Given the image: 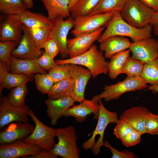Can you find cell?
<instances>
[{
	"instance_id": "6da1fadb",
	"label": "cell",
	"mask_w": 158,
	"mask_h": 158,
	"mask_svg": "<svg viewBox=\"0 0 158 158\" xmlns=\"http://www.w3.org/2000/svg\"><path fill=\"white\" fill-rule=\"evenodd\" d=\"M152 31V28L150 24L142 28H135L122 18L120 12L115 11L112 18L107 24L106 29L97 41L101 43L110 37L118 36L129 37L133 42H136L151 37Z\"/></svg>"
},
{
	"instance_id": "7a4b0ae2",
	"label": "cell",
	"mask_w": 158,
	"mask_h": 158,
	"mask_svg": "<svg viewBox=\"0 0 158 158\" xmlns=\"http://www.w3.org/2000/svg\"><path fill=\"white\" fill-rule=\"evenodd\" d=\"M103 52L96 45L93 44L86 52L78 56L65 59H57V65L73 64L84 66L91 72L95 78L102 74H107L108 71L109 63L105 60Z\"/></svg>"
},
{
	"instance_id": "3957f363",
	"label": "cell",
	"mask_w": 158,
	"mask_h": 158,
	"mask_svg": "<svg viewBox=\"0 0 158 158\" xmlns=\"http://www.w3.org/2000/svg\"><path fill=\"white\" fill-rule=\"evenodd\" d=\"M99 110L98 122L90 138L84 142L82 148L85 150L91 149L95 155L98 154L101 147L104 146V135L105 130L110 123H116L118 120V114L115 111L107 110L104 106L102 99L99 100Z\"/></svg>"
},
{
	"instance_id": "277c9868",
	"label": "cell",
	"mask_w": 158,
	"mask_h": 158,
	"mask_svg": "<svg viewBox=\"0 0 158 158\" xmlns=\"http://www.w3.org/2000/svg\"><path fill=\"white\" fill-rule=\"evenodd\" d=\"M154 11L140 0H127L120 13L129 24L141 28L150 24Z\"/></svg>"
},
{
	"instance_id": "5b68a950",
	"label": "cell",
	"mask_w": 158,
	"mask_h": 158,
	"mask_svg": "<svg viewBox=\"0 0 158 158\" xmlns=\"http://www.w3.org/2000/svg\"><path fill=\"white\" fill-rule=\"evenodd\" d=\"M57 143L52 149L58 157L63 158H79L80 149L77 144V137L74 128L72 125L55 129Z\"/></svg>"
},
{
	"instance_id": "8992f818",
	"label": "cell",
	"mask_w": 158,
	"mask_h": 158,
	"mask_svg": "<svg viewBox=\"0 0 158 158\" xmlns=\"http://www.w3.org/2000/svg\"><path fill=\"white\" fill-rule=\"evenodd\" d=\"M147 87V84L141 77L127 76L122 81L104 86L103 91L97 96L99 99L109 102L118 99L125 93L140 90Z\"/></svg>"
},
{
	"instance_id": "52a82bcc",
	"label": "cell",
	"mask_w": 158,
	"mask_h": 158,
	"mask_svg": "<svg viewBox=\"0 0 158 158\" xmlns=\"http://www.w3.org/2000/svg\"><path fill=\"white\" fill-rule=\"evenodd\" d=\"M29 115L35 123V128L30 135L23 139V141L37 146L41 149H52L56 144L55 129L43 123L32 110L30 109Z\"/></svg>"
},
{
	"instance_id": "ba28073f",
	"label": "cell",
	"mask_w": 158,
	"mask_h": 158,
	"mask_svg": "<svg viewBox=\"0 0 158 158\" xmlns=\"http://www.w3.org/2000/svg\"><path fill=\"white\" fill-rule=\"evenodd\" d=\"M114 12L76 17L74 18L73 29L71 32L76 37L82 34L95 31L107 25Z\"/></svg>"
},
{
	"instance_id": "9c48e42d",
	"label": "cell",
	"mask_w": 158,
	"mask_h": 158,
	"mask_svg": "<svg viewBox=\"0 0 158 158\" xmlns=\"http://www.w3.org/2000/svg\"><path fill=\"white\" fill-rule=\"evenodd\" d=\"M29 107L25 104L15 106L9 102L8 97L0 99V128L14 122L28 123Z\"/></svg>"
},
{
	"instance_id": "30bf717a",
	"label": "cell",
	"mask_w": 158,
	"mask_h": 158,
	"mask_svg": "<svg viewBox=\"0 0 158 158\" xmlns=\"http://www.w3.org/2000/svg\"><path fill=\"white\" fill-rule=\"evenodd\" d=\"M69 64L70 77L73 81L74 86L71 97L75 102L80 103L85 99V89L92 74L89 70L83 66Z\"/></svg>"
},
{
	"instance_id": "8fae6325",
	"label": "cell",
	"mask_w": 158,
	"mask_h": 158,
	"mask_svg": "<svg viewBox=\"0 0 158 158\" xmlns=\"http://www.w3.org/2000/svg\"><path fill=\"white\" fill-rule=\"evenodd\" d=\"M74 21V18L70 16L65 20L64 18L58 19L52 23L50 38L53 39L58 45L61 56L63 58L69 56L67 37L69 31L73 28Z\"/></svg>"
},
{
	"instance_id": "7c38bea8",
	"label": "cell",
	"mask_w": 158,
	"mask_h": 158,
	"mask_svg": "<svg viewBox=\"0 0 158 158\" xmlns=\"http://www.w3.org/2000/svg\"><path fill=\"white\" fill-rule=\"evenodd\" d=\"M104 29V27H102L95 31L82 34L68 40L67 46L70 58L77 56L88 50L98 40Z\"/></svg>"
},
{
	"instance_id": "4fadbf2b",
	"label": "cell",
	"mask_w": 158,
	"mask_h": 158,
	"mask_svg": "<svg viewBox=\"0 0 158 158\" xmlns=\"http://www.w3.org/2000/svg\"><path fill=\"white\" fill-rule=\"evenodd\" d=\"M97 95L91 100L85 99L79 104L73 105L67 109L63 117H73L78 123L84 122L89 115L93 114L94 118L97 119L99 113V104Z\"/></svg>"
},
{
	"instance_id": "5bb4252c",
	"label": "cell",
	"mask_w": 158,
	"mask_h": 158,
	"mask_svg": "<svg viewBox=\"0 0 158 158\" xmlns=\"http://www.w3.org/2000/svg\"><path fill=\"white\" fill-rule=\"evenodd\" d=\"M23 25L17 15L1 16L0 41H13L19 42L23 32Z\"/></svg>"
},
{
	"instance_id": "9a60e30c",
	"label": "cell",
	"mask_w": 158,
	"mask_h": 158,
	"mask_svg": "<svg viewBox=\"0 0 158 158\" xmlns=\"http://www.w3.org/2000/svg\"><path fill=\"white\" fill-rule=\"evenodd\" d=\"M129 49L133 57L144 63L158 56V41L151 37L132 42Z\"/></svg>"
},
{
	"instance_id": "2e32d148",
	"label": "cell",
	"mask_w": 158,
	"mask_h": 158,
	"mask_svg": "<svg viewBox=\"0 0 158 158\" xmlns=\"http://www.w3.org/2000/svg\"><path fill=\"white\" fill-rule=\"evenodd\" d=\"M41 149L39 147L24 141L23 140L1 145L0 158H18L32 155Z\"/></svg>"
},
{
	"instance_id": "e0dca14e",
	"label": "cell",
	"mask_w": 158,
	"mask_h": 158,
	"mask_svg": "<svg viewBox=\"0 0 158 158\" xmlns=\"http://www.w3.org/2000/svg\"><path fill=\"white\" fill-rule=\"evenodd\" d=\"M23 34L18 45L12 51V56L22 59H35L43 54L30 35L27 28L23 25Z\"/></svg>"
},
{
	"instance_id": "ac0fdd59",
	"label": "cell",
	"mask_w": 158,
	"mask_h": 158,
	"mask_svg": "<svg viewBox=\"0 0 158 158\" xmlns=\"http://www.w3.org/2000/svg\"><path fill=\"white\" fill-rule=\"evenodd\" d=\"M35 127L28 122H14L10 123L0 132V144L24 139L32 132Z\"/></svg>"
},
{
	"instance_id": "d6986e66",
	"label": "cell",
	"mask_w": 158,
	"mask_h": 158,
	"mask_svg": "<svg viewBox=\"0 0 158 158\" xmlns=\"http://www.w3.org/2000/svg\"><path fill=\"white\" fill-rule=\"evenodd\" d=\"M150 112L145 107H133L125 111L119 119L129 124L135 130L145 134L146 121Z\"/></svg>"
},
{
	"instance_id": "ffe728a7",
	"label": "cell",
	"mask_w": 158,
	"mask_h": 158,
	"mask_svg": "<svg viewBox=\"0 0 158 158\" xmlns=\"http://www.w3.org/2000/svg\"><path fill=\"white\" fill-rule=\"evenodd\" d=\"M75 102L72 98L70 96L46 99L45 103L47 107V113L50 120L51 125H56L66 111L72 106Z\"/></svg>"
},
{
	"instance_id": "44dd1931",
	"label": "cell",
	"mask_w": 158,
	"mask_h": 158,
	"mask_svg": "<svg viewBox=\"0 0 158 158\" xmlns=\"http://www.w3.org/2000/svg\"><path fill=\"white\" fill-rule=\"evenodd\" d=\"M35 59H22L12 55L10 57L9 71L11 73L30 76L37 73H47L39 66Z\"/></svg>"
},
{
	"instance_id": "7402d4cb",
	"label": "cell",
	"mask_w": 158,
	"mask_h": 158,
	"mask_svg": "<svg viewBox=\"0 0 158 158\" xmlns=\"http://www.w3.org/2000/svg\"><path fill=\"white\" fill-rule=\"evenodd\" d=\"M100 43L99 49L104 52L105 58L110 59L114 54L129 49L131 42L127 37L115 36Z\"/></svg>"
},
{
	"instance_id": "603a6c76",
	"label": "cell",
	"mask_w": 158,
	"mask_h": 158,
	"mask_svg": "<svg viewBox=\"0 0 158 158\" xmlns=\"http://www.w3.org/2000/svg\"><path fill=\"white\" fill-rule=\"evenodd\" d=\"M30 77L9 72L6 64L0 62V98L3 88L10 89L26 84L30 80Z\"/></svg>"
},
{
	"instance_id": "cb8c5ba5",
	"label": "cell",
	"mask_w": 158,
	"mask_h": 158,
	"mask_svg": "<svg viewBox=\"0 0 158 158\" xmlns=\"http://www.w3.org/2000/svg\"><path fill=\"white\" fill-rule=\"evenodd\" d=\"M48 13V17L53 23L60 18L70 17L69 0H41Z\"/></svg>"
},
{
	"instance_id": "d4e9b609",
	"label": "cell",
	"mask_w": 158,
	"mask_h": 158,
	"mask_svg": "<svg viewBox=\"0 0 158 158\" xmlns=\"http://www.w3.org/2000/svg\"><path fill=\"white\" fill-rule=\"evenodd\" d=\"M21 22L28 28L51 27L53 24L48 17L27 10L18 15Z\"/></svg>"
},
{
	"instance_id": "484cf974",
	"label": "cell",
	"mask_w": 158,
	"mask_h": 158,
	"mask_svg": "<svg viewBox=\"0 0 158 158\" xmlns=\"http://www.w3.org/2000/svg\"><path fill=\"white\" fill-rule=\"evenodd\" d=\"M130 49H128L114 54L110 58L109 63L108 73L111 79H115L122 73L123 67L130 56Z\"/></svg>"
},
{
	"instance_id": "4316f807",
	"label": "cell",
	"mask_w": 158,
	"mask_h": 158,
	"mask_svg": "<svg viewBox=\"0 0 158 158\" xmlns=\"http://www.w3.org/2000/svg\"><path fill=\"white\" fill-rule=\"evenodd\" d=\"M74 83L70 78L54 84L47 94L49 98L57 99L72 95L74 90Z\"/></svg>"
},
{
	"instance_id": "83f0119b",
	"label": "cell",
	"mask_w": 158,
	"mask_h": 158,
	"mask_svg": "<svg viewBox=\"0 0 158 158\" xmlns=\"http://www.w3.org/2000/svg\"><path fill=\"white\" fill-rule=\"evenodd\" d=\"M140 77L147 84L158 85V56L144 63Z\"/></svg>"
},
{
	"instance_id": "f1b7e54d",
	"label": "cell",
	"mask_w": 158,
	"mask_h": 158,
	"mask_svg": "<svg viewBox=\"0 0 158 158\" xmlns=\"http://www.w3.org/2000/svg\"><path fill=\"white\" fill-rule=\"evenodd\" d=\"M127 0H100L89 14H94L118 11L120 12Z\"/></svg>"
},
{
	"instance_id": "f546056e",
	"label": "cell",
	"mask_w": 158,
	"mask_h": 158,
	"mask_svg": "<svg viewBox=\"0 0 158 158\" xmlns=\"http://www.w3.org/2000/svg\"><path fill=\"white\" fill-rule=\"evenodd\" d=\"M28 8L22 0H0V11L6 15H18Z\"/></svg>"
},
{
	"instance_id": "4dcf8cb0",
	"label": "cell",
	"mask_w": 158,
	"mask_h": 158,
	"mask_svg": "<svg viewBox=\"0 0 158 158\" xmlns=\"http://www.w3.org/2000/svg\"><path fill=\"white\" fill-rule=\"evenodd\" d=\"M100 0H80L71 12L73 18L79 16L89 15L95 8Z\"/></svg>"
},
{
	"instance_id": "1f68e13d",
	"label": "cell",
	"mask_w": 158,
	"mask_h": 158,
	"mask_svg": "<svg viewBox=\"0 0 158 158\" xmlns=\"http://www.w3.org/2000/svg\"><path fill=\"white\" fill-rule=\"evenodd\" d=\"M144 63L132 56H129L123 67L122 73L129 76L140 77Z\"/></svg>"
},
{
	"instance_id": "d6a6232c",
	"label": "cell",
	"mask_w": 158,
	"mask_h": 158,
	"mask_svg": "<svg viewBox=\"0 0 158 158\" xmlns=\"http://www.w3.org/2000/svg\"><path fill=\"white\" fill-rule=\"evenodd\" d=\"M51 27L28 28V32L37 47L40 49L46 41L50 38Z\"/></svg>"
},
{
	"instance_id": "836d02e7",
	"label": "cell",
	"mask_w": 158,
	"mask_h": 158,
	"mask_svg": "<svg viewBox=\"0 0 158 158\" xmlns=\"http://www.w3.org/2000/svg\"><path fill=\"white\" fill-rule=\"evenodd\" d=\"M28 92L26 84H24L13 88L7 97L8 98L13 105L23 106L25 104V99Z\"/></svg>"
},
{
	"instance_id": "e575fe53",
	"label": "cell",
	"mask_w": 158,
	"mask_h": 158,
	"mask_svg": "<svg viewBox=\"0 0 158 158\" xmlns=\"http://www.w3.org/2000/svg\"><path fill=\"white\" fill-rule=\"evenodd\" d=\"M34 78L37 89L44 94H47L54 84L48 73H37Z\"/></svg>"
},
{
	"instance_id": "d590c367",
	"label": "cell",
	"mask_w": 158,
	"mask_h": 158,
	"mask_svg": "<svg viewBox=\"0 0 158 158\" xmlns=\"http://www.w3.org/2000/svg\"><path fill=\"white\" fill-rule=\"evenodd\" d=\"M48 73L54 84L61 80L71 78L69 64L57 65L49 70Z\"/></svg>"
},
{
	"instance_id": "8d00e7d4",
	"label": "cell",
	"mask_w": 158,
	"mask_h": 158,
	"mask_svg": "<svg viewBox=\"0 0 158 158\" xmlns=\"http://www.w3.org/2000/svg\"><path fill=\"white\" fill-rule=\"evenodd\" d=\"M17 42L13 41H0V62L5 63L9 71L11 54L17 45Z\"/></svg>"
},
{
	"instance_id": "74e56055",
	"label": "cell",
	"mask_w": 158,
	"mask_h": 158,
	"mask_svg": "<svg viewBox=\"0 0 158 158\" xmlns=\"http://www.w3.org/2000/svg\"><path fill=\"white\" fill-rule=\"evenodd\" d=\"M145 133L158 135V114L150 112L147 116L145 126Z\"/></svg>"
},
{
	"instance_id": "f35d334b",
	"label": "cell",
	"mask_w": 158,
	"mask_h": 158,
	"mask_svg": "<svg viewBox=\"0 0 158 158\" xmlns=\"http://www.w3.org/2000/svg\"><path fill=\"white\" fill-rule=\"evenodd\" d=\"M116 123L113 134L118 139L121 140L135 130L129 124L120 119Z\"/></svg>"
},
{
	"instance_id": "ab89813d",
	"label": "cell",
	"mask_w": 158,
	"mask_h": 158,
	"mask_svg": "<svg viewBox=\"0 0 158 158\" xmlns=\"http://www.w3.org/2000/svg\"><path fill=\"white\" fill-rule=\"evenodd\" d=\"M142 134L141 132L134 130L121 140L122 143L127 147L135 146L140 142Z\"/></svg>"
},
{
	"instance_id": "60d3db41",
	"label": "cell",
	"mask_w": 158,
	"mask_h": 158,
	"mask_svg": "<svg viewBox=\"0 0 158 158\" xmlns=\"http://www.w3.org/2000/svg\"><path fill=\"white\" fill-rule=\"evenodd\" d=\"M54 59L45 51L42 54L37 60L40 67L46 71H49L57 65Z\"/></svg>"
},
{
	"instance_id": "b9f144b4",
	"label": "cell",
	"mask_w": 158,
	"mask_h": 158,
	"mask_svg": "<svg viewBox=\"0 0 158 158\" xmlns=\"http://www.w3.org/2000/svg\"><path fill=\"white\" fill-rule=\"evenodd\" d=\"M104 146L109 149L112 154V158H135L137 157L133 152L124 150L120 151L113 147L107 140L104 142Z\"/></svg>"
},
{
	"instance_id": "7bdbcfd3",
	"label": "cell",
	"mask_w": 158,
	"mask_h": 158,
	"mask_svg": "<svg viewBox=\"0 0 158 158\" xmlns=\"http://www.w3.org/2000/svg\"><path fill=\"white\" fill-rule=\"evenodd\" d=\"M42 48L44 49L53 59L60 52L58 45L53 39L51 38L46 41Z\"/></svg>"
},
{
	"instance_id": "ee69618b",
	"label": "cell",
	"mask_w": 158,
	"mask_h": 158,
	"mask_svg": "<svg viewBox=\"0 0 158 158\" xmlns=\"http://www.w3.org/2000/svg\"><path fill=\"white\" fill-rule=\"evenodd\" d=\"M58 157L52 151V149H41L35 154L27 156L24 158H57Z\"/></svg>"
},
{
	"instance_id": "f6af8a7d",
	"label": "cell",
	"mask_w": 158,
	"mask_h": 158,
	"mask_svg": "<svg viewBox=\"0 0 158 158\" xmlns=\"http://www.w3.org/2000/svg\"><path fill=\"white\" fill-rule=\"evenodd\" d=\"M144 4L153 9L154 11L158 10V0H140Z\"/></svg>"
},
{
	"instance_id": "bcb514c9",
	"label": "cell",
	"mask_w": 158,
	"mask_h": 158,
	"mask_svg": "<svg viewBox=\"0 0 158 158\" xmlns=\"http://www.w3.org/2000/svg\"><path fill=\"white\" fill-rule=\"evenodd\" d=\"M150 24L153 26L158 24V10L154 11L153 12Z\"/></svg>"
},
{
	"instance_id": "7dc6e473",
	"label": "cell",
	"mask_w": 158,
	"mask_h": 158,
	"mask_svg": "<svg viewBox=\"0 0 158 158\" xmlns=\"http://www.w3.org/2000/svg\"><path fill=\"white\" fill-rule=\"evenodd\" d=\"M80 0H69V3L68 7L70 12Z\"/></svg>"
},
{
	"instance_id": "c3c4849f",
	"label": "cell",
	"mask_w": 158,
	"mask_h": 158,
	"mask_svg": "<svg viewBox=\"0 0 158 158\" xmlns=\"http://www.w3.org/2000/svg\"><path fill=\"white\" fill-rule=\"evenodd\" d=\"M146 90H150L152 93L155 94L158 92V85H150Z\"/></svg>"
},
{
	"instance_id": "681fc988",
	"label": "cell",
	"mask_w": 158,
	"mask_h": 158,
	"mask_svg": "<svg viewBox=\"0 0 158 158\" xmlns=\"http://www.w3.org/2000/svg\"><path fill=\"white\" fill-rule=\"evenodd\" d=\"M28 8H31L33 6L32 0H22Z\"/></svg>"
},
{
	"instance_id": "f907efd6",
	"label": "cell",
	"mask_w": 158,
	"mask_h": 158,
	"mask_svg": "<svg viewBox=\"0 0 158 158\" xmlns=\"http://www.w3.org/2000/svg\"><path fill=\"white\" fill-rule=\"evenodd\" d=\"M153 31L156 35L158 36V24L153 25Z\"/></svg>"
},
{
	"instance_id": "816d5d0a",
	"label": "cell",
	"mask_w": 158,
	"mask_h": 158,
	"mask_svg": "<svg viewBox=\"0 0 158 158\" xmlns=\"http://www.w3.org/2000/svg\"><path fill=\"white\" fill-rule=\"evenodd\" d=\"M157 41L158 42V39H157Z\"/></svg>"
}]
</instances>
